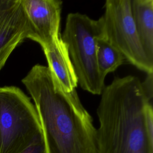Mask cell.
Returning a JSON list of instances; mask_svg holds the SVG:
<instances>
[{"mask_svg":"<svg viewBox=\"0 0 153 153\" xmlns=\"http://www.w3.org/2000/svg\"><path fill=\"white\" fill-rule=\"evenodd\" d=\"M41 124L47 153H97V131L76 90L65 93L48 66L35 65L22 79Z\"/></svg>","mask_w":153,"mask_h":153,"instance_id":"obj_1","label":"cell"},{"mask_svg":"<svg viewBox=\"0 0 153 153\" xmlns=\"http://www.w3.org/2000/svg\"><path fill=\"white\" fill-rule=\"evenodd\" d=\"M97 115V153H153L152 106L137 77L114 78Z\"/></svg>","mask_w":153,"mask_h":153,"instance_id":"obj_2","label":"cell"},{"mask_svg":"<svg viewBox=\"0 0 153 153\" xmlns=\"http://www.w3.org/2000/svg\"><path fill=\"white\" fill-rule=\"evenodd\" d=\"M103 35V23L79 13H69L62 36L81 87L93 94H101L105 87L97 63L96 41Z\"/></svg>","mask_w":153,"mask_h":153,"instance_id":"obj_3","label":"cell"},{"mask_svg":"<svg viewBox=\"0 0 153 153\" xmlns=\"http://www.w3.org/2000/svg\"><path fill=\"white\" fill-rule=\"evenodd\" d=\"M41 137L30 99L17 87H0V153H20Z\"/></svg>","mask_w":153,"mask_h":153,"instance_id":"obj_4","label":"cell"},{"mask_svg":"<svg viewBox=\"0 0 153 153\" xmlns=\"http://www.w3.org/2000/svg\"><path fill=\"white\" fill-rule=\"evenodd\" d=\"M102 16L103 37L128 62L148 74L153 61L146 56L139 39L131 13V0H107Z\"/></svg>","mask_w":153,"mask_h":153,"instance_id":"obj_5","label":"cell"},{"mask_svg":"<svg viewBox=\"0 0 153 153\" xmlns=\"http://www.w3.org/2000/svg\"><path fill=\"white\" fill-rule=\"evenodd\" d=\"M33 38L22 0H0V71L16 48Z\"/></svg>","mask_w":153,"mask_h":153,"instance_id":"obj_6","label":"cell"},{"mask_svg":"<svg viewBox=\"0 0 153 153\" xmlns=\"http://www.w3.org/2000/svg\"><path fill=\"white\" fill-rule=\"evenodd\" d=\"M30 22L33 41L42 48L50 46L60 36L62 1L59 0H22Z\"/></svg>","mask_w":153,"mask_h":153,"instance_id":"obj_7","label":"cell"},{"mask_svg":"<svg viewBox=\"0 0 153 153\" xmlns=\"http://www.w3.org/2000/svg\"><path fill=\"white\" fill-rule=\"evenodd\" d=\"M48 67L65 93H70L78 85V80L69 58L67 47L59 36L50 46L42 49Z\"/></svg>","mask_w":153,"mask_h":153,"instance_id":"obj_8","label":"cell"},{"mask_svg":"<svg viewBox=\"0 0 153 153\" xmlns=\"http://www.w3.org/2000/svg\"><path fill=\"white\" fill-rule=\"evenodd\" d=\"M131 13L144 51L153 61V0H131Z\"/></svg>","mask_w":153,"mask_h":153,"instance_id":"obj_9","label":"cell"},{"mask_svg":"<svg viewBox=\"0 0 153 153\" xmlns=\"http://www.w3.org/2000/svg\"><path fill=\"white\" fill-rule=\"evenodd\" d=\"M96 46L98 69L102 77L105 79L108 73L114 72L124 63L125 59L103 37V35L97 38Z\"/></svg>","mask_w":153,"mask_h":153,"instance_id":"obj_10","label":"cell"},{"mask_svg":"<svg viewBox=\"0 0 153 153\" xmlns=\"http://www.w3.org/2000/svg\"><path fill=\"white\" fill-rule=\"evenodd\" d=\"M20 153H47L43 136Z\"/></svg>","mask_w":153,"mask_h":153,"instance_id":"obj_11","label":"cell"},{"mask_svg":"<svg viewBox=\"0 0 153 153\" xmlns=\"http://www.w3.org/2000/svg\"><path fill=\"white\" fill-rule=\"evenodd\" d=\"M142 84L147 96L151 100L152 97V74H148L145 81Z\"/></svg>","mask_w":153,"mask_h":153,"instance_id":"obj_12","label":"cell"}]
</instances>
